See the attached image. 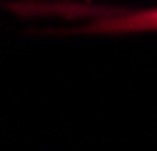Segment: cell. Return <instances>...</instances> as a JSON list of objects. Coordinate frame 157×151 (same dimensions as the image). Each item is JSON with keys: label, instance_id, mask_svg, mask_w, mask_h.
Masks as SVG:
<instances>
[{"label": "cell", "instance_id": "obj_1", "mask_svg": "<svg viewBox=\"0 0 157 151\" xmlns=\"http://www.w3.org/2000/svg\"><path fill=\"white\" fill-rule=\"evenodd\" d=\"M89 34H140V32H157V9L132 11L104 15L83 28Z\"/></svg>", "mask_w": 157, "mask_h": 151}]
</instances>
